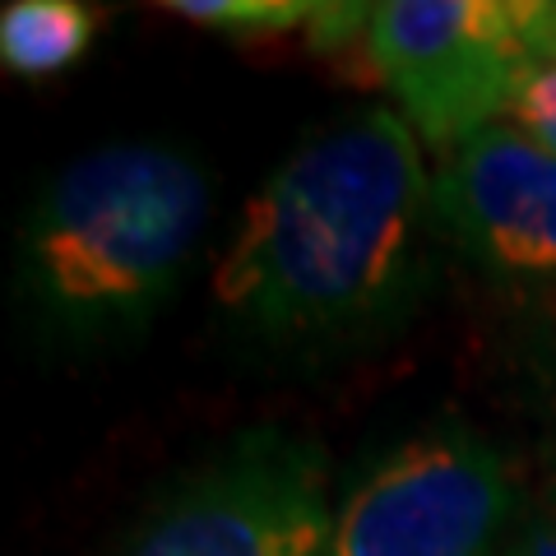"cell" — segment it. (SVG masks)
Here are the masks:
<instances>
[{
	"mask_svg": "<svg viewBox=\"0 0 556 556\" xmlns=\"http://www.w3.org/2000/svg\"><path fill=\"white\" fill-rule=\"evenodd\" d=\"M431 218L422 139L399 112H353L306 135L251 195L214 298L274 348L353 343L413 298Z\"/></svg>",
	"mask_w": 556,
	"mask_h": 556,
	"instance_id": "cell-1",
	"label": "cell"
},
{
	"mask_svg": "<svg viewBox=\"0 0 556 556\" xmlns=\"http://www.w3.org/2000/svg\"><path fill=\"white\" fill-rule=\"evenodd\" d=\"M208 172L167 144H102L42 186L20 232V288L47 334L126 339L195 255Z\"/></svg>",
	"mask_w": 556,
	"mask_h": 556,
	"instance_id": "cell-2",
	"label": "cell"
},
{
	"mask_svg": "<svg viewBox=\"0 0 556 556\" xmlns=\"http://www.w3.org/2000/svg\"><path fill=\"white\" fill-rule=\"evenodd\" d=\"M334 515L320 445L260 427L172 486L121 556H329Z\"/></svg>",
	"mask_w": 556,
	"mask_h": 556,
	"instance_id": "cell-3",
	"label": "cell"
},
{
	"mask_svg": "<svg viewBox=\"0 0 556 556\" xmlns=\"http://www.w3.org/2000/svg\"><path fill=\"white\" fill-rule=\"evenodd\" d=\"M371 79L437 153L506 121L529 65V0H390L371 5Z\"/></svg>",
	"mask_w": 556,
	"mask_h": 556,
	"instance_id": "cell-4",
	"label": "cell"
},
{
	"mask_svg": "<svg viewBox=\"0 0 556 556\" xmlns=\"http://www.w3.org/2000/svg\"><path fill=\"white\" fill-rule=\"evenodd\" d=\"M515 510L506 455L437 427L371 464L339 501L329 556H492Z\"/></svg>",
	"mask_w": 556,
	"mask_h": 556,
	"instance_id": "cell-5",
	"label": "cell"
},
{
	"mask_svg": "<svg viewBox=\"0 0 556 556\" xmlns=\"http://www.w3.org/2000/svg\"><path fill=\"white\" fill-rule=\"evenodd\" d=\"M437 223L496 278L556 298V159L506 121L459 139L431 172Z\"/></svg>",
	"mask_w": 556,
	"mask_h": 556,
	"instance_id": "cell-6",
	"label": "cell"
},
{
	"mask_svg": "<svg viewBox=\"0 0 556 556\" xmlns=\"http://www.w3.org/2000/svg\"><path fill=\"white\" fill-rule=\"evenodd\" d=\"M98 38V14L79 0H10L0 14V61L10 75L42 79L75 65Z\"/></svg>",
	"mask_w": 556,
	"mask_h": 556,
	"instance_id": "cell-7",
	"label": "cell"
},
{
	"mask_svg": "<svg viewBox=\"0 0 556 556\" xmlns=\"http://www.w3.org/2000/svg\"><path fill=\"white\" fill-rule=\"evenodd\" d=\"M167 14L190 20L200 28H223V33H288V28H311L320 5L311 0H172Z\"/></svg>",
	"mask_w": 556,
	"mask_h": 556,
	"instance_id": "cell-8",
	"label": "cell"
},
{
	"mask_svg": "<svg viewBox=\"0 0 556 556\" xmlns=\"http://www.w3.org/2000/svg\"><path fill=\"white\" fill-rule=\"evenodd\" d=\"M506 126L529 135L538 149H547L556 159V56H529V65L519 70Z\"/></svg>",
	"mask_w": 556,
	"mask_h": 556,
	"instance_id": "cell-9",
	"label": "cell"
},
{
	"mask_svg": "<svg viewBox=\"0 0 556 556\" xmlns=\"http://www.w3.org/2000/svg\"><path fill=\"white\" fill-rule=\"evenodd\" d=\"M510 556H556V519H538L515 538Z\"/></svg>",
	"mask_w": 556,
	"mask_h": 556,
	"instance_id": "cell-10",
	"label": "cell"
}]
</instances>
